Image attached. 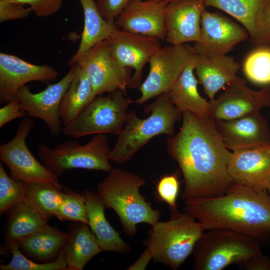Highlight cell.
<instances>
[{
    "instance_id": "cell-1",
    "label": "cell",
    "mask_w": 270,
    "mask_h": 270,
    "mask_svg": "<svg viewBox=\"0 0 270 270\" xmlns=\"http://www.w3.org/2000/svg\"><path fill=\"white\" fill-rule=\"evenodd\" d=\"M178 132L166 140L168 155L178 164L184 184L186 200L224 194L233 183L228 173L232 152L226 146L209 115L182 112Z\"/></svg>"
},
{
    "instance_id": "cell-2",
    "label": "cell",
    "mask_w": 270,
    "mask_h": 270,
    "mask_svg": "<svg viewBox=\"0 0 270 270\" xmlns=\"http://www.w3.org/2000/svg\"><path fill=\"white\" fill-rule=\"evenodd\" d=\"M183 209L204 230L229 229L256 240L270 236V194L266 190L232 183L221 196L186 200Z\"/></svg>"
},
{
    "instance_id": "cell-3",
    "label": "cell",
    "mask_w": 270,
    "mask_h": 270,
    "mask_svg": "<svg viewBox=\"0 0 270 270\" xmlns=\"http://www.w3.org/2000/svg\"><path fill=\"white\" fill-rule=\"evenodd\" d=\"M145 180L121 168H112L97 186V193L106 208L116 213L124 233L133 237L136 225L151 226L159 222L160 212L154 209L140 192Z\"/></svg>"
},
{
    "instance_id": "cell-4",
    "label": "cell",
    "mask_w": 270,
    "mask_h": 270,
    "mask_svg": "<svg viewBox=\"0 0 270 270\" xmlns=\"http://www.w3.org/2000/svg\"><path fill=\"white\" fill-rule=\"evenodd\" d=\"M144 112H151L145 118H138L134 110L128 112L126 124L109 153L110 160L124 164L152 138L161 134L173 136L175 124L182 116L168 92L158 96Z\"/></svg>"
},
{
    "instance_id": "cell-5",
    "label": "cell",
    "mask_w": 270,
    "mask_h": 270,
    "mask_svg": "<svg viewBox=\"0 0 270 270\" xmlns=\"http://www.w3.org/2000/svg\"><path fill=\"white\" fill-rule=\"evenodd\" d=\"M170 219L152 226L144 242L155 262L177 270L192 252L204 233L202 224L192 216L178 210L170 212Z\"/></svg>"
},
{
    "instance_id": "cell-6",
    "label": "cell",
    "mask_w": 270,
    "mask_h": 270,
    "mask_svg": "<svg viewBox=\"0 0 270 270\" xmlns=\"http://www.w3.org/2000/svg\"><path fill=\"white\" fill-rule=\"evenodd\" d=\"M261 252L256 240L226 228H214L202 234L192 253L195 270H222L240 264Z\"/></svg>"
},
{
    "instance_id": "cell-7",
    "label": "cell",
    "mask_w": 270,
    "mask_h": 270,
    "mask_svg": "<svg viewBox=\"0 0 270 270\" xmlns=\"http://www.w3.org/2000/svg\"><path fill=\"white\" fill-rule=\"evenodd\" d=\"M110 152L105 134H96L84 145L72 140L62 142L54 148L44 144L38 146L42 163L57 177L75 168L108 172L112 168L109 162Z\"/></svg>"
},
{
    "instance_id": "cell-8",
    "label": "cell",
    "mask_w": 270,
    "mask_h": 270,
    "mask_svg": "<svg viewBox=\"0 0 270 270\" xmlns=\"http://www.w3.org/2000/svg\"><path fill=\"white\" fill-rule=\"evenodd\" d=\"M134 102L120 90L97 96L73 122L64 126L62 133L74 138L99 134L118 135L126 124L128 108Z\"/></svg>"
},
{
    "instance_id": "cell-9",
    "label": "cell",
    "mask_w": 270,
    "mask_h": 270,
    "mask_svg": "<svg viewBox=\"0 0 270 270\" xmlns=\"http://www.w3.org/2000/svg\"><path fill=\"white\" fill-rule=\"evenodd\" d=\"M193 46L188 44L160 48L150 58L149 72L139 89L138 105L168 92L185 67L196 56Z\"/></svg>"
},
{
    "instance_id": "cell-10",
    "label": "cell",
    "mask_w": 270,
    "mask_h": 270,
    "mask_svg": "<svg viewBox=\"0 0 270 270\" xmlns=\"http://www.w3.org/2000/svg\"><path fill=\"white\" fill-rule=\"evenodd\" d=\"M76 64L86 72L96 96L117 90L126 92L131 80L130 68L114 58L107 39L80 54L72 66Z\"/></svg>"
},
{
    "instance_id": "cell-11",
    "label": "cell",
    "mask_w": 270,
    "mask_h": 270,
    "mask_svg": "<svg viewBox=\"0 0 270 270\" xmlns=\"http://www.w3.org/2000/svg\"><path fill=\"white\" fill-rule=\"evenodd\" d=\"M34 125L33 119L24 118L19 124L14 136L0 146V158L8 166L10 176L32 183L44 182L58 184V177L40 162L28 148L26 139Z\"/></svg>"
},
{
    "instance_id": "cell-12",
    "label": "cell",
    "mask_w": 270,
    "mask_h": 270,
    "mask_svg": "<svg viewBox=\"0 0 270 270\" xmlns=\"http://www.w3.org/2000/svg\"><path fill=\"white\" fill-rule=\"evenodd\" d=\"M270 107V87L254 90L236 76L218 97L208 102V114L214 120H230Z\"/></svg>"
},
{
    "instance_id": "cell-13",
    "label": "cell",
    "mask_w": 270,
    "mask_h": 270,
    "mask_svg": "<svg viewBox=\"0 0 270 270\" xmlns=\"http://www.w3.org/2000/svg\"><path fill=\"white\" fill-rule=\"evenodd\" d=\"M76 69L75 64L58 82L49 84L38 93L32 92L26 85L17 92L16 98L28 116L42 120L52 136H59L62 133L64 126L60 115V105Z\"/></svg>"
},
{
    "instance_id": "cell-14",
    "label": "cell",
    "mask_w": 270,
    "mask_h": 270,
    "mask_svg": "<svg viewBox=\"0 0 270 270\" xmlns=\"http://www.w3.org/2000/svg\"><path fill=\"white\" fill-rule=\"evenodd\" d=\"M107 40L112 54L117 61L123 66L134 70L128 88H139L144 67L161 48L160 40L118 27Z\"/></svg>"
},
{
    "instance_id": "cell-15",
    "label": "cell",
    "mask_w": 270,
    "mask_h": 270,
    "mask_svg": "<svg viewBox=\"0 0 270 270\" xmlns=\"http://www.w3.org/2000/svg\"><path fill=\"white\" fill-rule=\"evenodd\" d=\"M249 34L242 26L217 12H204L200 40L194 42L196 54L206 57L226 55Z\"/></svg>"
},
{
    "instance_id": "cell-16",
    "label": "cell",
    "mask_w": 270,
    "mask_h": 270,
    "mask_svg": "<svg viewBox=\"0 0 270 270\" xmlns=\"http://www.w3.org/2000/svg\"><path fill=\"white\" fill-rule=\"evenodd\" d=\"M214 122L226 147L232 152L270 146L269 124L260 112Z\"/></svg>"
},
{
    "instance_id": "cell-17",
    "label": "cell",
    "mask_w": 270,
    "mask_h": 270,
    "mask_svg": "<svg viewBox=\"0 0 270 270\" xmlns=\"http://www.w3.org/2000/svg\"><path fill=\"white\" fill-rule=\"evenodd\" d=\"M58 72L52 66L30 64L15 56L0 53V102L6 104L16 98L18 90L26 83L54 80Z\"/></svg>"
},
{
    "instance_id": "cell-18",
    "label": "cell",
    "mask_w": 270,
    "mask_h": 270,
    "mask_svg": "<svg viewBox=\"0 0 270 270\" xmlns=\"http://www.w3.org/2000/svg\"><path fill=\"white\" fill-rule=\"evenodd\" d=\"M206 6L202 0H176L166 4V41L178 46L200 40L201 19Z\"/></svg>"
},
{
    "instance_id": "cell-19",
    "label": "cell",
    "mask_w": 270,
    "mask_h": 270,
    "mask_svg": "<svg viewBox=\"0 0 270 270\" xmlns=\"http://www.w3.org/2000/svg\"><path fill=\"white\" fill-rule=\"evenodd\" d=\"M166 4L152 0H132L115 20L119 28L164 40Z\"/></svg>"
},
{
    "instance_id": "cell-20",
    "label": "cell",
    "mask_w": 270,
    "mask_h": 270,
    "mask_svg": "<svg viewBox=\"0 0 270 270\" xmlns=\"http://www.w3.org/2000/svg\"><path fill=\"white\" fill-rule=\"evenodd\" d=\"M268 147L232 152L228 170L233 183L267 190L270 182Z\"/></svg>"
},
{
    "instance_id": "cell-21",
    "label": "cell",
    "mask_w": 270,
    "mask_h": 270,
    "mask_svg": "<svg viewBox=\"0 0 270 270\" xmlns=\"http://www.w3.org/2000/svg\"><path fill=\"white\" fill-rule=\"evenodd\" d=\"M86 202L88 226L103 251L127 254L130 246L108 222L104 215L106 208L97 192L86 190L82 192Z\"/></svg>"
},
{
    "instance_id": "cell-22",
    "label": "cell",
    "mask_w": 270,
    "mask_h": 270,
    "mask_svg": "<svg viewBox=\"0 0 270 270\" xmlns=\"http://www.w3.org/2000/svg\"><path fill=\"white\" fill-rule=\"evenodd\" d=\"M240 68L239 64L230 56L206 57L197 54L196 72L210 100L236 78Z\"/></svg>"
},
{
    "instance_id": "cell-23",
    "label": "cell",
    "mask_w": 270,
    "mask_h": 270,
    "mask_svg": "<svg viewBox=\"0 0 270 270\" xmlns=\"http://www.w3.org/2000/svg\"><path fill=\"white\" fill-rule=\"evenodd\" d=\"M89 228L81 222L68 225L64 247L67 270H82L93 257L103 251Z\"/></svg>"
},
{
    "instance_id": "cell-24",
    "label": "cell",
    "mask_w": 270,
    "mask_h": 270,
    "mask_svg": "<svg viewBox=\"0 0 270 270\" xmlns=\"http://www.w3.org/2000/svg\"><path fill=\"white\" fill-rule=\"evenodd\" d=\"M206 6L220 9L238 21L256 47L264 46L260 28L262 10L268 0H202Z\"/></svg>"
},
{
    "instance_id": "cell-25",
    "label": "cell",
    "mask_w": 270,
    "mask_h": 270,
    "mask_svg": "<svg viewBox=\"0 0 270 270\" xmlns=\"http://www.w3.org/2000/svg\"><path fill=\"white\" fill-rule=\"evenodd\" d=\"M196 62V54L168 92L174 104L182 112H190L202 117L208 115V102L198 90V80L194 74Z\"/></svg>"
},
{
    "instance_id": "cell-26",
    "label": "cell",
    "mask_w": 270,
    "mask_h": 270,
    "mask_svg": "<svg viewBox=\"0 0 270 270\" xmlns=\"http://www.w3.org/2000/svg\"><path fill=\"white\" fill-rule=\"evenodd\" d=\"M67 238V232L47 224L17 244L21 252L28 258L44 263L57 258L64 248Z\"/></svg>"
},
{
    "instance_id": "cell-27",
    "label": "cell",
    "mask_w": 270,
    "mask_h": 270,
    "mask_svg": "<svg viewBox=\"0 0 270 270\" xmlns=\"http://www.w3.org/2000/svg\"><path fill=\"white\" fill-rule=\"evenodd\" d=\"M76 65L74 75L60 105V115L64 126L73 122L96 96L86 72Z\"/></svg>"
},
{
    "instance_id": "cell-28",
    "label": "cell",
    "mask_w": 270,
    "mask_h": 270,
    "mask_svg": "<svg viewBox=\"0 0 270 270\" xmlns=\"http://www.w3.org/2000/svg\"><path fill=\"white\" fill-rule=\"evenodd\" d=\"M84 14V27L79 46L68 61L72 66L75 60L93 46L108 39L117 28L115 21L106 20L100 14L94 0H79Z\"/></svg>"
},
{
    "instance_id": "cell-29",
    "label": "cell",
    "mask_w": 270,
    "mask_h": 270,
    "mask_svg": "<svg viewBox=\"0 0 270 270\" xmlns=\"http://www.w3.org/2000/svg\"><path fill=\"white\" fill-rule=\"evenodd\" d=\"M4 237L6 246L31 236L48 224L47 220L24 202L14 206L7 212Z\"/></svg>"
},
{
    "instance_id": "cell-30",
    "label": "cell",
    "mask_w": 270,
    "mask_h": 270,
    "mask_svg": "<svg viewBox=\"0 0 270 270\" xmlns=\"http://www.w3.org/2000/svg\"><path fill=\"white\" fill-rule=\"evenodd\" d=\"M64 196V188L60 183L38 182L28 183L23 202L48 220L54 216Z\"/></svg>"
},
{
    "instance_id": "cell-31",
    "label": "cell",
    "mask_w": 270,
    "mask_h": 270,
    "mask_svg": "<svg viewBox=\"0 0 270 270\" xmlns=\"http://www.w3.org/2000/svg\"><path fill=\"white\" fill-rule=\"evenodd\" d=\"M246 78L256 84H270V46H263L252 50L243 62Z\"/></svg>"
},
{
    "instance_id": "cell-32",
    "label": "cell",
    "mask_w": 270,
    "mask_h": 270,
    "mask_svg": "<svg viewBox=\"0 0 270 270\" xmlns=\"http://www.w3.org/2000/svg\"><path fill=\"white\" fill-rule=\"evenodd\" d=\"M6 246L10 250L12 258L8 264L0 266V270H67L64 248L55 260L40 263L26 257L20 250L17 242H12Z\"/></svg>"
},
{
    "instance_id": "cell-33",
    "label": "cell",
    "mask_w": 270,
    "mask_h": 270,
    "mask_svg": "<svg viewBox=\"0 0 270 270\" xmlns=\"http://www.w3.org/2000/svg\"><path fill=\"white\" fill-rule=\"evenodd\" d=\"M28 183L16 180L10 176L0 164V214L23 202L26 198Z\"/></svg>"
},
{
    "instance_id": "cell-34",
    "label": "cell",
    "mask_w": 270,
    "mask_h": 270,
    "mask_svg": "<svg viewBox=\"0 0 270 270\" xmlns=\"http://www.w3.org/2000/svg\"><path fill=\"white\" fill-rule=\"evenodd\" d=\"M64 190L65 196L54 216L60 221L81 222L88 225L86 200L82 193L66 187Z\"/></svg>"
},
{
    "instance_id": "cell-35",
    "label": "cell",
    "mask_w": 270,
    "mask_h": 270,
    "mask_svg": "<svg viewBox=\"0 0 270 270\" xmlns=\"http://www.w3.org/2000/svg\"><path fill=\"white\" fill-rule=\"evenodd\" d=\"M180 182L176 174L162 177L156 185V196L158 200L168 204L170 212L178 210L176 198L179 192Z\"/></svg>"
},
{
    "instance_id": "cell-36",
    "label": "cell",
    "mask_w": 270,
    "mask_h": 270,
    "mask_svg": "<svg viewBox=\"0 0 270 270\" xmlns=\"http://www.w3.org/2000/svg\"><path fill=\"white\" fill-rule=\"evenodd\" d=\"M29 6L36 16L46 17L56 13L62 6V0H5Z\"/></svg>"
},
{
    "instance_id": "cell-37",
    "label": "cell",
    "mask_w": 270,
    "mask_h": 270,
    "mask_svg": "<svg viewBox=\"0 0 270 270\" xmlns=\"http://www.w3.org/2000/svg\"><path fill=\"white\" fill-rule=\"evenodd\" d=\"M32 12L31 8H26L24 4L0 0V22L26 18Z\"/></svg>"
},
{
    "instance_id": "cell-38",
    "label": "cell",
    "mask_w": 270,
    "mask_h": 270,
    "mask_svg": "<svg viewBox=\"0 0 270 270\" xmlns=\"http://www.w3.org/2000/svg\"><path fill=\"white\" fill-rule=\"evenodd\" d=\"M132 0H96L97 8L107 21H115L128 4Z\"/></svg>"
},
{
    "instance_id": "cell-39",
    "label": "cell",
    "mask_w": 270,
    "mask_h": 270,
    "mask_svg": "<svg viewBox=\"0 0 270 270\" xmlns=\"http://www.w3.org/2000/svg\"><path fill=\"white\" fill-rule=\"evenodd\" d=\"M26 112L22 108L16 98L7 102L0 109V128L10 122L18 118L27 116Z\"/></svg>"
},
{
    "instance_id": "cell-40",
    "label": "cell",
    "mask_w": 270,
    "mask_h": 270,
    "mask_svg": "<svg viewBox=\"0 0 270 270\" xmlns=\"http://www.w3.org/2000/svg\"><path fill=\"white\" fill-rule=\"evenodd\" d=\"M240 268L247 270H270V258L257 253L238 264Z\"/></svg>"
},
{
    "instance_id": "cell-41",
    "label": "cell",
    "mask_w": 270,
    "mask_h": 270,
    "mask_svg": "<svg viewBox=\"0 0 270 270\" xmlns=\"http://www.w3.org/2000/svg\"><path fill=\"white\" fill-rule=\"evenodd\" d=\"M260 28L264 46H270V0L266 4L260 16Z\"/></svg>"
},
{
    "instance_id": "cell-42",
    "label": "cell",
    "mask_w": 270,
    "mask_h": 270,
    "mask_svg": "<svg viewBox=\"0 0 270 270\" xmlns=\"http://www.w3.org/2000/svg\"><path fill=\"white\" fill-rule=\"evenodd\" d=\"M151 259L152 258L150 254L146 249L139 258L128 269L144 270Z\"/></svg>"
},
{
    "instance_id": "cell-43",
    "label": "cell",
    "mask_w": 270,
    "mask_h": 270,
    "mask_svg": "<svg viewBox=\"0 0 270 270\" xmlns=\"http://www.w3.org/2000/svg\"><path fill=\"white\" fill-rule=\"evenodd\" d=\"M152 0L162 2H164V3L168 4L170 2H172L176 0Z\"/></svg>"
},
{
    "instance_id": "cell-44",
    "label": "cell",
    "mask_w": 270,
    "mask_h": 270,
    "mask_svg": "<svg viewBox=\"0 0 270 270\" xmlns=\"http://www.w3.org/2000/svg\"><path fill=\"white\" fill-rule=\"evenodd\" d=\"M267 190H268V192L270 194V182L268 186Z\"/></svg>"
},
{
    "instance_id": "cell-45",
    "label": "cell",
    "mask_w": 270,
    "mask_h": 270,
    "mask_svg": "<svg viewBox=\"0 0 270 270\" xmlns=\"http://www.w3.org/2000/svg\"><path fill=\"white\" fill-rule=\"evenodd\" d=\"M268 150H269L270 152V146L268 147Z\"/></svg>"
}]
</instances>
